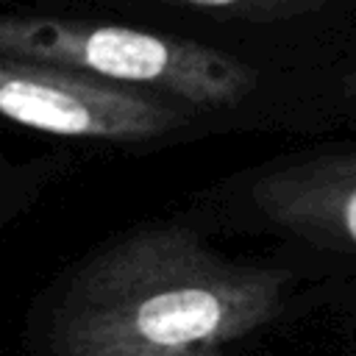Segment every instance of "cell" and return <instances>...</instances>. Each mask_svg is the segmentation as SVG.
<instances>
[{"instance_id":"3","label":"cell","mask_w":356,"mask_h":356,"mask_svg":"<svg viewBox=\"0 0 356 356\" xmlns=\"http://www.w3.org/2000/svg\"><path fill=\"white\" fill-rule=\"evenodd\" d=\"M186 209L222 239L261 242L314 278L356 286V136H314L236 167Z\"/></svg>"},{"instance_id":"1","label":"cell","mask_w":356,"mask_h":356,"mask_svg":"<svg viewBox=\"0 0 356 356\" xmlns=\"http://www.w3.org/2000/svg\"><path fill=\"white\" fill-rule=\"evenodd\" d=\"M186 206L134 222L72 261L33 312L50 356H225L303 331H356V286L281 256L231 253Z\"/></svg>"},{"instance_id":"2","label":"cell","mask_w":356,"mask_h":356,"mask_svg":"<svg viewBox=\"0 0 356 356\" xmlns=\"http://www.w3.org/2000/svg\"><path fill=\"white\" fill-rule=\"evenodd\" d=\"M0 56L36 58L172 97L222 136H325L342 131L323 67L248 58L128 19L0 14Z\"/></svg>"},{"instance_id":"6","label":"cell","mask_w":356,"mask_h":356,"mask_svg":"<svg viewBox=\"0 0 356 356\" xmlns=\"http://www.w3.org/2000/svg\"><path fill=\"white\" fill-rule=\"evenodd\" d=\"M56 172L58 167L53 161L36 159L17 164L0 153V225L11 222L31 203H36V197L42 195L47 181H53Z\"/></svg>"},{"instance_id":"4","label":"cell","mask_w":356,"mask_h":356,"mask_svg":"<svg viewBox=\"0 0 356 356\" xmlns=\"http://www.w3.org/2000/svg\"><path fill=\"white\" fill-rule=\"evenodd\" d=\"M0 120L128 150H164L222 136L189 106L83 70L0 56Z\"/></svg>"},{"instance_id":"7","label":"cell","mask_w":356,"mask_h":356,"mask_svg":"<svg viewBox=\"0 0 356 356\" xmlns=\"http://www.w3.org/2000/svg\"><path fill=\"white\" fill-rule=\"evenodd\" d=\"M325 75V95L339 117L342 128L356 125V33L339 47V53L323 64Z\"/></svg>"},{"instance_id":"5","label":"cell","mask_w":356,"mask_h":356,"mask_svg":"<svg viewBox=\"0 0 356 356\" xmlns=\"http://www.w3.org/2000/svg\"><path fill=\"white\" fill-rule=\"evenodd\" d=\"M120 19L248 58L323 67L356 33V0H108Z\"/></svg>"},{"instance_id":"8","label":"cell","mask_w":356,"mask_h":356,"mask_svg":"<svg viewBox=\"0 0 356 356\" xmlns=\"http://www.w3.org/2000/svg\"><path fill=\"white\" fill-rule=\"evenodd\" d=\"M339 350H342V353H356V331H353V334L339 345Z\"/></svg>"}]
</instances>
